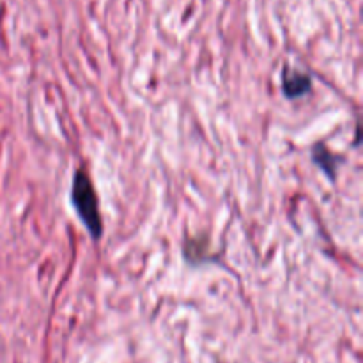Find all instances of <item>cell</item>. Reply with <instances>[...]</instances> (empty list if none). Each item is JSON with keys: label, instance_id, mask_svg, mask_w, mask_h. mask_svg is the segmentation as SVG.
Segmentation results:
<instances>
[{"label": "cell", "instance_id": "obj_4", "mask_svg": "<svg viewBox=\"0 0 363 363\" xmlns=\"http://www.w3.org/2000/svg\"><path fill=\"white\" fill-rule=\"evenodd\" d=\"M183 255L190 264L199 266L211 262L213 259L209 257V240L208 238H188L183 245Z\"/></svg>", "mask_w": 363, "mask_h": 363}, {"label": "cell", "instance_id": "obj_1", "mask_svg": "<svg viewBox=\"0 0 363 363\" xmlns=\"http://www.w3.org/2000/svg\"><path fill=\"white\" fill-rule=\"evenodd\" d=\"M71 204L77 211L78 218L84 223L85 230L94 241H98L103 234V218L99 211V199L94 183L87 170L82 167L77 169L71 184Z\"/></svg>", "mask_w": 363, "mask_h": 363}, {"label": "cell", "instance_id": "obj_3", "mask_svg": "<svg viewBox=\"0 0 363 363\" xmlns=\"http://www.w3.org/2000/svg\"><path fill=\"white\" fill-rule=\"evenodd\" d=\"M312 162L325 172V176L330 181H335L337 174H339V167L344 163V158L330 151L325 144H315L314 149H312Z\"/></svg>", "mask_w": 363, "mask_h": 363}, {"label": "cell", "instance_id": "obj_2", "mask_svg": "<svg viewBox=\"0 0 363 363\" xmlns=\"http://www.w3.org/2000/svg\"><path fill=\"white\" fill-rule=\"evenodd\" d=\"M312 89L311 74L296 69V67L286 66L282 69V92L286 98L296 99L308 94Z\"/></svg>", "mask_w": 363, "mask_h": 363}]
</instances>
